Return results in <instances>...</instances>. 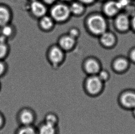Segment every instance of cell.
<instances>
[{"label": "cell", "mask_w": 135, "mask_h": 134, "mask_svg": "<svg viewBox=\"0 0 135 134\" xmlns=\"http://www.w3.org/2000/svg\"><path fill=\"white\" fill-rule=\"evenodd\" d=\"M8 53V47L7 43H0V60L3 59Z\"/></svg>", "instance_id": "cell-23"}, {"label": "cell", "mask_w": 135, "mask_h": 134, "mask_svg": "<svg viewBox=\"0 0 135 134\" xmlns=\"http://www.w3.org/2000/svg\"><path fill=\"white\" fill-rule=\"evenodd\" d=\"M118 101L122 109L132 111L135 107V90L128 89L123 91L119 95Z\"/></svg>", "instance_id": "cell-8"}, {"label": "cell", "mask_w": 135, "mask_h": 134, "mask_svg": "<svg viewBox=\"0 0 135 134\" xmlns=\"http://www.w3.org/2000/svg\"><path fill=\"white\" fill-rule=\"evenodd\" d=\"M29 1L30 2H33V1H36V0H29Z\"/></svg>", "instance_id": "cell-33"}, {"label": "cell", "mask_w": 135, "mask_h": 134, "mask_svg": "<svg viewBox=\"0 0 135 134\" xmlns=\"http://www.w3.org/2000/svg\"><path fill=\"white\" fill-rule=\"evenodd\" d=\"M59 1H60V2H63L69 4L70 3H71V2L73 1L74 0H58Z\"/></svg>", "instance_id": "cell-30"}, {"label": "cell", "mask_w": 135, "mask_h": 134, "mask_svg": "<svg viewBox=\"0 0 135 134\" xmlns=\"http://www.w3.org/2000/svg\"><path fill=\"white\" fill-rule=\"evenodd\" d=\"M82 70L87 75H97L102 69L100 60L97 57L89 56L83 60L82 64Z\"/></svg>", "instance_id": "cell-6"}, {"label": "cell", "mask_w": 135, "mask_h": 134, "mask_svg": "<svg viewBox=\"0 0 135 134\" xmlns=\"http://www.w3.org/2000/svg\"><path fill=\"white\" fill-rule=\"evenodd\" d=\"M113 27L116 31L121 34L131 30V17L124 12H121L113 18Z\"/></svg>", "instance_id": "cell-7"}, {"label": "cell", "mask_w": 135, "mask_h": 134, "mask_svg": "<svg viewBox=\"0 0 135 134\" xmlns=\"http://www.w3.org/2000/svg\"><path fill=\"white\" fill-rule=\"evenodd\" d=\"M131 30L135 33V13L131 17Z\"/></svg>", "instance_id": "cell-28"}, {"label": "cell", "mask_w": 135, "mask_h": 134, "mask_svg": "<svg viewBox=\"0 0 135 134\" xmlns=\"http://www.w3.org/2000/svg\"><path fill=\"white\" fill-rule=\"evenodd\" d=\"M7 72V67L4 63L0 60V78L5 76Z\"/></svg>", "instance_id": "cell-25"}, {"label": "cell", "mask_w": 135, "mask_h": 134, "mask_svg": "<svg viewBox=\"0 0 135 134\" xmlns=\"http://www.w3.org/2000/svg\"><path fill=\"white\" fill-rule=\"evenodd\" d=\"M102 7V12L107 18L113 19L121 12L117 0H105Z\"/></svg>", "instance_id": "cell-11"}, {"label": "cell", "mask_w": 135, "mask_h": 134, "mask_svg": "<svg viewBox=\"0 0 135 134\" xmlns=\"http://www.w3.org/2000/svg\"><path fill=\"white\" fill-rule=\"evenodd\" d=\"M1 90H2V85H1V83L0 82V92L1 91Z\"/></svg>", "instance_id": "cell-32"}, {"label": "cell", "mask_w": 135, "mask_h": 134, "mask_svg": "<svg viewBox=\"0 0 135 134\" xmlns=\"http://www.w3.org/2000/svg\"><path fill=\"white\" fill-rule=\"evenodd\" d=\"M58 127L43 121L37 126V131L38 134H58Z\"/></svg>", "instance_id": "cell-16"}, {"label": "cell", "mask_w": 135, "mask_h": 134, "mask_svg": "<svg viewBox=\"0 0 135 134\" xmlns=\"http://www.w3.org/2000/svg\"><path fill=\"white\" fill-rule=\"evenodd\" d=\"M44 121L51 125L58 126L59 118L55 112H49L46 114Z\"/></svg>", "instance_id": "cell-19"}, {"label": "cell", "mask_w": 135, "mask_h": 134, "mask_svg": "<svg viewBox=\"0 0 135 134\" xmlns=\"http://www.w3.org/2000/svg\"><path fill=\"white\" fill-rule=\"evenodd\" d=\"M98 38L100 45L106 49H112L114 48L118 42L116 34L109 29L101 34Z\"/></svg>", "instance_id": "cell-12"}, {"label": "cell", "mask_w": 135, "mask_h": 134, "mask_svg": "<svg viewBox=\"0 0 135 134\" xmlns=\"http://www.w3.org/2000/svg\"><path fill=\"white\" fill-rule=\"evenodd\" d=\"M134 1H135V0H134Z\"/></svg>", "instance_id": "cell-35"}, {"label": "cell", "mask_w": 135, "mask_h": 134, "mask_svg": "<svg viewBox=\"0 0 135 134\" xmlns=\"http://www.w3.org/2000/svg\"><path fill=\"white\" fill-rule=\"evenodd\" d=\"M132 115H133V116L134 117V118H135V107L134 109H133L132 110Z\"/></svg>", "instance_id": "cell-31"}, {"label": "cell", "mask_w": 135, "mask_h": 134, "mask_svg": "<svg viewBox=\"0 0 135 134\" xmlns=\"http://www.w3.org/2000/svg\"><path fill=\"white\" fill-rule=\"evenodd\" d=\"M86 31L93 37H99L109 29L108 18L100 12H92L87 16L84 20Z\"/></svg>", "instance_id": "cell-1"}, {"label": "cell", "mask_w": 135, "mask_h": 134, "mask_svg": "<svg viewBox=\"0 0 135 134\" xmlns=\"http://www.w3.org/2000/svg\"><path fill=\"white\" fill-rule=\"evenodd\" d=\"M102 1H105V0H102Z\"/></svg>", "instance_id": "cell-34"}, {"label": "cell", "mask_w": 135, "mask_h": 134, "mask_svg": "<svg viewBox=\"0 0 135 134\" xmlns=\"http://www.w3.org/2000/svg\"><path fill=\"white\" fill-rule=\"evenodd\" d=\"M97 75L98 76L99 78L105 83L107 82L110 80L111 77V75L109 72L106 69L103 68L100 70Z\"/></svg>", "instance_id": "cell-21"}, {"label": "cell", "mask_w": 135, "mask_h": 134, "mask_svg": "<svg viewBox=\"0 0 135 134\" xmlns=\"http://www.w3.org/2000/svg\"><path fill=\"white\" fill-rule=\"evenodd\" d=\"M12 18L11 11L4 6L0 5V27L10 24Z\"/></svg>", "instance_id": "cell-17"}, {"label": "cell", "mask_w": 135, "mask_h": 134, "mask_svg": "<svg viewBox=\"0 0 135 134\" xmlns=\"http://www.w3.org/2000/svg\"><path fill=\"white\" fill-rule=\"evenodd\" d=\"M56 23L49 14L38 19V26L41 31L45 33L53 31Z\"/></svg>", "instance_id": "cell-14"}, {"label": "cell", "mask_w": 135, "mask_h": 134, "mask_svg": "<svg viewBox=\"0 0 135 134\" xmlns=\"http://www.w3.org/2000/svg\"><path fill=\"white\" fill-rule=\"evenodd\" d=\"M6 124L5 116L2 111H0V131L3 129Z\"/></svg>", "instance_id": "cell-26"}, {"label": "cell", "mask_w": 135, "mask_h": 134, "mask_svg": "<svg viewBox=\"0 0 135 134\" xmlns=\"http://www.w3.org/2000/svg\"><path fill=\"white\" fill-rule=\"evenodd\" d=\"M48 14L58 24H65L72 17L69 4L59 1L49 7Z\"/></svg>", "instance_id": "cell-2"}, {"label": "cell", "mask_w": 135, "mask_h": 134, "mask_svg": "<svg viewBox=\"0 0 135 134\" xmlns=\"http://www.w3.org/2000/svg\"><path fill=\"white\" fill-rule=\"evenodd\" d=\"M131 63L126 56L119 55L113 58L111 64L112 70L117 74H124L129 69Z\"/></svg>", "instance_id": "cell-9"}, {"label": "cell", "mask_w": 135, "mask_h": 134, "mask_svg": "<svg viewBox=\"0 0 135 134\" xmlns=\"http://www.w3.org/2000/svg\"><path fill=\"white\" fill-rule=\"evenodd\" d=\"M41 1H42L43 2H44L46 5H47L49 7L58 1V0H41Z\"/></svg>", "instance_id": "cell-29"}, {"label": "cell", "mask_w": 135, "mask_h": 134, "mask_svg": "<svg viewBox=\"0 0 135 134\" xmlns=\"http://www.w3.org/2000/svg\"><path fill=\"white\" fill-rule=\"evenodd\" d=\"M79 2L84 4V5L87 6L92 5L96 2L98 0H77Z\"/></svg>", "instance_id": "cell-27"}, {"label": "cell", "mask_w": 135, "mask_h": 134, "mask_svg": "<svg viewBox=\"0 0 135 134\" xmlns=\"http://www.w3.org/2000/svg\"><path fill=\"white\" fill-rule=\"evenodd\" d=\"M105 83L97 75H88L84 79L83 88L84 92L89 96L95 97L102 94Z\"/></svg>", "instance_id": "cell-3"}, {"label": "cell", "mask_w": 135, "mask_h": 134, "mask_svg": "<svg viewBox=\"0 0 135 134\" xmlns=\"http://www.w3.org/2000/svg\"><path fill=\"white\" fill-rule=\"evenodd\" d=\"M29 9L32 17L38 20L48 14L49 7L42 1L36 0L30 2Z\"/></svg>", "instance_id": "cell-10"}, {"label": "cell", "mask_w": 135, "mask_h": 134, "mask_svg": "<svg viewBox=\"0 0 135 134\" xmlns=\"http://www.w3.org/2000/svg\"><path fill=\"white\" fill-rule=\"evenodd\" d=\"M46 57L50 65L54 69H57L65 61L66 53L57 44H52L47 48Z\"/></svg>", "instance_id": "cell-4"}, {"label": "cell", "mask_w": 135, "mask_h": 134, "mask_svg": "<svg viewBox=\"0 0 135 134\" xmlns=\"http://www.w3.org/2000/svg\"><path fill=\"white\" fill-rule=\"evenodd\" d=\"M72 16L80 17L86 12L87 6L77 0H74L69 4Z\"/></svg>", "instance_id": "cell-15"}, {"label": "cell", "mask_w": 135, "mask_h": 134, "mask_svg": "<svg viewBox=\"0 0 135 134\" xmlns=\"http://www.w3.org/2000/svg\"><path fill=\"white\" fill-rule=\"evenodd\" d=\"M77 40L66 33L59 36L57 44L66 53L73 51L76 47Z\"/></svg>", "instance_id": "cell-13"}, {"label": "cell", "mask_w": 135, "mask_h": 134, "mask_svg": "<svg viewBox=\"0 0 135 134\" xmlns=\"http://www.w3.org/2000/svg\"><path fill=\"white\" fill-rule=\"evenodd\" d=\"M14 134H38L37 127L34 125L22 126L18 125Z\"/></svg>", "instance_id": "cell-18"}, {"label": "cell", "mask_w": 135, "mask_h": 134, "mask_svg": "<svg viewBox=\"0 0 135 134\" xmlns=\"http://www.w3.org/2000/svg\"><path fill=\"white\" fill-rule=\"evenodd\" d=\"M1 28V34L5 36L8 39L10 37L12 36V34L14 33V29L10 24L5 25Z\"/></svg>", "instance_id": "cell-20"}, {"label": "cell", "mask_w": 135, "mask_h": 134, "mask_svg": "<svg viewBox=\"0 0 135 134\" xmlns=\"http://www.w3.org/2000/svg\"><path fill=\"white\" fill-rule=\"evenodd\" d=\"M67 33L76 40H78L81 35L80 30L76 27H72L70 28L69 29H68Z\"/></svg>", "instance_id": "cell-22"}, {"label": "cell", "mask_w": 135, "mask_h": 134, "mask_svg": "<svg viewBox=\"0 0 135 134\" xmlns=\"http://www.w3.org/2000/svg\"><path fill=\"white\" fill-rule=\"evenodd\" d=\"M16 120L18 125H34L37 115L35 111L31 107H22L17 112Z\"/></svg>", "instance_id": "cell-5"}, {"label": "cell", "mask_w": 135, "mask_h": 134, "mask_svg": "<svg viewBox=\"0 0 135 134\" xmlns=\"http://www.w3.org/2000/svg\"><path fill=\"white\" fill-rule=\"evenodd\" d=\"M127 58L131 63L135 64V47H132L129 50Z\"/></svg>", "instance_id": "cell-24"}]
</instances>
